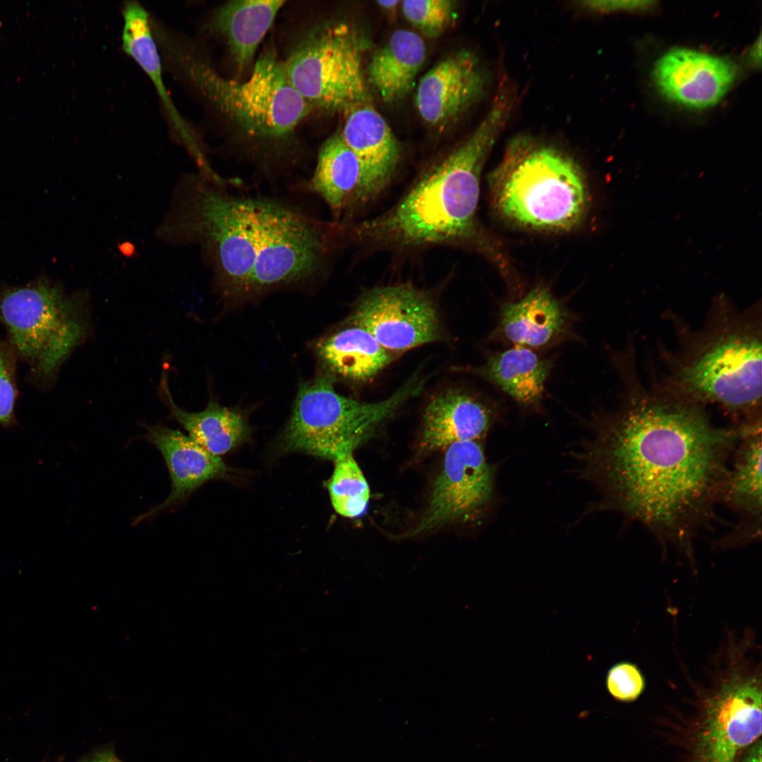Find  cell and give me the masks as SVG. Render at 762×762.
Listing matches in <instances>:
<instances>
[{"mask_svg":"<svg viewBox=\"0 0 762 762\" xmlns=\"http://www.w3.org/2000/svg\"><path fill=\"white\" fill-rule=\"evenodd\" d=\"M186 68L225 121L258 147L286 140L312 110L271 51L258 58L243 81L223 77L200 59L191 58Z\"/></svg>","mask_w":762,"mask_h":762,"instance_id":"obj_5","label":"cell"},{"mask_svg":"<svg viewBox=\"0 0 762 762\" xmlns=\"http://www.w3.org/2000/svg\"><path fill=\"white\" fill-rule=\"evenodd\" d=\"M620 407L603 418L586 455L606 508L693 560L720 502L740 427L713 423L703 406L631 370Z\"/></svg>","mask_w":762,"mask_h":762,"instance_id":"obj_1","label":"cell"},{"mask_svg":"<svg viewBox=\"0 0 762 762\" xmlns=\"http://www.w3.org/2000/svg\"><path fill=\"white\" fill-rule=\"evenodd\" d=\"M327 488L334 509L346 518H355L365 511L370 492L368 483L353 453L334 460V468Z\"/></svg>","mask_w":762,"mask_h":762,"instance_id":"obj_28","label":"cell"},{"mask_svg":"<svg viewBox=\"0 0 762 762\" xmlns=\"http://www.w3.org/2000/svg\"><path fill=\"white\" fill-rule=\"evenodd\" d=\"M512 88L497 87L475 130L418 176L384 213L349 225V241L388 248L478 243L476 210L480 174L517 102Z\"/></svg>","mask_w":762,"mask_h":762,"instance_id":"obj_2","label":"cell"},{"mask_svg":"<svg viewBox=\"0 0 762 762\" xmlns=\"http://www.w3.org/2000/svg\"><path fill=\"white\" fill-rule=\"evenodd\" d=\"M350 323L366 329L392 353L435 342L441 337L433 298L409 284L367 290L357 300Z\"/></svg>","mask_w":762,"mask_h":762,"instance_id":"obj_13","label":"cell"},{"mask_svg":"<svg viewBox=\"0 0 762 762\" xmlns=\"http://www.w3.org/2000/svg\"><path fill=\"white\" fill-rule=\"evenodd\" d=\"M314 350L329 376L353 382L373 377L393 358L369 332L351 323L319 339Z\"/></svg>","mask_w":762,"mask_h":762,"instance_id":"obj_21","label":"cell"},{"mask_svg":"<svg viewBox=\"0 0 762 762\" xmlns=\"http://www.w3.org/2000/svg\"><path fill=\"white\" fill-rule=\"evenodd\" d=\"M16 358L8 342L0 339V425L4 427L16 423Z\"/></svg>","mask_w":762,"mask_h":762,"instance_id":"obj_30","label":"cell"},{"mask_svg":"<svg viewBox=\"0 0 762 762\" xmlns=\"http://www.w3.org/2000/svg\"><path fill=\"white\" fill-rule=\"evenodd\" d=\"M346 241L345 223L318 219L269 198L265 236L247 295L319 276Z\"/></svg>","mask_w":762,"mask_h":762,"instance_id":"obj_11","label":"cell"},{"mask_svg":"<svg viewBox=\"0 0 762 762\" xmlns=\"http://www.w3.org/2000/svg\"><path fill=\"white\" fill-rule=\"evenodd\" d=\"M80 762H95V754L83 758Z\"/></svg>","mask_w":762,"mask_h":762,"instance_id":"obj_37","label":"cell"},{"mask_svg":"<svg viewBox=\"0 0 762 762\" xmlns=\"http://www.w3.org/2000/svg\"><path fill=\"white\" fill-rule=\"evenodd\" d=\"M302 187L327 203L337 222L349 217L380 193L340 131L322 144L314 172Z\"/></svg>","mask_w":762,"mask_h":762,"instance_id":"obj_17","label":"cell"},{"mask_svg":"<svg viewBox=\"0 0 762 762\" xmlns=\"http://www.w3.org/2000/svg\"><path fill=\"white\" fill-rule=\"evenodd\" d=\"M0 322L16 356L29 367L30 378L42 388L55 379L86 331L78 298L45 276L0 289Z\"/></svg>","mask_w":762,"mask_h":762,"instance_id":"obj_6","label":"cell"},{"mask_svg":"<svg viewBox=\"0 0 762 762\" xmlns=\"http://www.w3.org/2000/svg\"><path fill=\"white\" fill-rule=\"evenodd\" d=\"M606 686L615 699L632 701L643 692L645 682L643 675L636 665L629 663H619L609 670Z\"/></svg>","mask_w":762,"mask_h":762,"instance_id":"obj_31","label":"cell"},{"mask_svg":"<svg viewBox=\"0 0 762 762\" xmlns=\"http://www.w3.org/2000/svg\"><path fill=\"white\" fill-rule=\"evenodd\" d=\"M192 147H193V150H194V152H195V154L197 155V152H196V151H195V148H194V147H193V145H192ZM197 156H198V155H197ZM198 162H199V159H198ZM209 181H210V180H209ZM224 181H224V182H223V183H221L222 184H220V183H215V182H213V181H212V182H213V183H217V184H219V185H227V184H229V183H231V181H226V180H224Z\"/></svg>","mask_w":762,"mask_h":762,"instance_id":"obj_38","label":"cell"},{"mask_svg":"<svg viewBox=\"0 0 762 762\" xmlns=\"http://www.w3.org/2000/svg\"><path fill=\"white\" fill-rule=\"evenodd\" d=\"M282 0H235L219 7L212 28L226 41L236 68L252 64L258 48L284 6Z\"/></svg>","mask_w":762,"mask_h":762,"instance_id":"obj_22","label":"cell"},{"mask_svg":"<svg viewBox=\"0 0 762 762\" xmlns=\"http://www.w3.org/2000/svg\"><path fill=\"white\" fill-rule=\"evenodd\" d=\"M341 135L381 193L394 176L399 144L385 119L367 103L348 109Z\"/></svg>","mask_w":762,"mask_h":762,"instance_id":"obj_20","label":"cell"},{"mask_svg":"<svg viewBox=\"0 0 762 762\" xmlns=\"http://www.w3.org/2000/svg\"><path fill=\"white\" fill-rule=\"evenodd\" d=\"M742 762H761V743L760 739L749 747Z\"/></svg>","mask_w":762,"mask_h":762,"instance_id":"obj_33","label":"cell"},{"mask_svg":"<svg viewBox=\"0 0 762 762\" xmlns=\"http://www.w3.org/2000/svg\"><path fill=\"white\" fill-rule=\"evenodd\" d=\"M425 378L412 377L387 398L359 401L337 393L329 377L303 384L284 435L285 447L334 461L368 440L397 410L418 395Z\"/></svg>","mask_w":762,"mask_h":762,"instance_id":"obj_7","label":"cell"},{"mask_svg":"<svg viewBox=\"0 0 762 762\" xmlns=\"http://www.w3.org/2000/svg\"><path fill=\"white\" fill-rule=\"evenodd\" d=\"M425 53L421 36L405 30L394 32L372 56L368 68V82L383 101L401 99L413 87Z\"/></svg>","mask_w":762,"mask_h":762,"instance_id":"obj_24","label":"cell"},{"mask_svg":"<svg viewBox=\"0 0 762 762\" xmlns=\"http://www.w3.org/2000/svg\"><path fill=\"white\" fill-rule=\"evenodd\" d=\"M761 351L760 314L715 304L703 327L670 356L661 386L703 406L717 404L735 426L761 420Z\"/></svg>","mask_w":762,"mask_h":762,"instance_id":"obj_3","label":"cell"},{"mask_svg":"<svg viewBox=\"0 0 762 762\" xmlns=\"http://www.w3.org/2000/svg\"><path fill=\"white\" fill-rule=\"evenodd\" d=\"M649 4L650 1H585L580 2V6L590 11L606 13L641 8Z\"/></svg>","mask_w":762,"mask_h":762,"instance_id":"obj_32","label":"cell"},{"mask_svg":"<svg viewBox=\"0 0 762 762\" xmlns=\"http://www.w3.org/2000/svg\"><path fill=\"white\" fill-rule=\"evenodd\" d=\"M226 186L208 180L196 186L189 228L223 291L246 296L262 244V221L254 196L231 194Z\"/></svg>","mask_w":762,"mask_h":762,"instance_id":"obj_9","label":"cell"},{"mask_svg":"<svg viewBox=\"0 0 762 762\" xmlns=\"http://www.w3.org/2000/svg\"><path fill=\"white\" fill-rule=\"evenodd\" d=\"M749 56L750 58L751 62L754 65H755V66H757L758 64L760 65V64H761V39H760V37L756 42V43L753 45V47L751 48Z\"/></svg>","mask_w":762,"mask_h":762,"instance_id":"obj_35","label":"cell"},{"mask_svg":"<svg viewBox=\"0 0 762 762\" xmlns=\"http://www.w3.org/2000/svg\"><path fill=\"white\" fill-rule=\"evenodd\" d=\"M737 516V523L718 544L744 545L761 535V421L742 427L722 487L720 502Z\"/></svg>","mask_w":762,"mask_h":762,"instance_id":"obj_16","label":"cell"},{"mask_svg":"<svg viewBox=\"0 0 762 762\" xmlns=\"http://www.w3.org/2000/svg\"><path fill=\"white\" fill-rule=\"evenodd\" d=\"M490 198L507 219L524 227L567 231L586 214L589 193L567 154L526 136L514 138L489 174Z\"/></svg>","mask_w":762,"mask_h":762,"instance_id":"obj_4","label":"cell"},{"mask_svg":"<svg viewBox=\"0 0 762 762\" xmlns=\"http://www.w3.org/2000/svg\"><path fill=\"white\" fill-rule=\"evenodd\" d=\"M365 45L349 24L326 23L308 30L283 64L290 83L312 109L346 111L369 98Z\"/></svg>","mask_w":762,"mask_h":762,"instance_id":"obj_10","label":"cell"},{"mask_svg":"<svg viewBox=\"0 0 762 762\" xmlns=\"http://www.w3.org/2000/svg\"><path fill=\"white\" fill-rule=\"evenodd\" d=\"M95 762H123L112 750H106L95 754Z\"/></svg>","mask_w":762,"mask_h":762,"instance_id":"obj_34","label":"cell"},{"mask_svg":"<svg viewBox=\"0 0 762 762\" xmlns=\"http://www.w3.org/2000/svg\"><path fill=\"white\" fill-rule=\"evenodd\" d=\"M146 439L161 452L171 480V490L158 506L138 516L135 524L180 505L198 488L226 473V466L183 433L163 425L146 426Z\"/></svg>","mask_w":762,"mask_h":762,"instance_id":"obj_18","label":"cell"},{"mask_svg":"<svg viewBox=\"0 0 762 762\" xmlns=\"http://www.w3.org/2000/svg\"><path fill=\"white\" fill-rule=\"evenodd\" d=\"M122 46L146 73L164 102L177 130L190 143H193L168 95L162 81L160 57L151 32L149 15L145 8L135 1H126L123 9Z\"/></svg>","mask_w":762,"mask_h":762,"instance_id":"obj_27","label":"cell"},{"mask_svg":"<svg viewBox=\"0 0 762 762\" xmlns=\"http://www.w3.org/2000/svg\"><path fill=\"white\" fill-rule=\"evenodd\" d=\"M751 636L730 639L715 659L691 762H737L761 734V670Z\"/></svg>","mask_w":762,"mask_h":762,"instance_id":"obj_8","label":"cell"},{"mask_svg":"<svg viewBox=\"0 0 762 762\" xmlns=\"http://www.w3.org/2000/svg\"><path fill=\"white\" fill-rule=\"evenodd\" d=\"M485 85V73L474 53L456 51L420 79L416 106L426 123L440 129L478 101Z\"/></svg>","mask_w":762,"mask_h":762,"instance_id":"obj_14","label":"cell"},{"mask_svg":"<svg viewBox=\"0 0 762 762\" xmlns=\"http://www.w3.org/2000/svg\"><path fill=\"white\" fill-rule=\"evenodd\" d=\"M159 393L169 409L171 418L178 422L188 436L208 452L219 456L246 439L248 426L238 411L211 401L199 412H189L177 406L171 397L167 376L164 371L159 382Z\"/></svg>","mask_w":762,"mask_h":762,"instance_id":"obj_25","label":"cell"},{"mask_svg":"<svg viewBox=\"0 0 762 762\" xmlns=\"http://www.w3.org/2000/svg\"><path fill=\"white\" fill-rule=\"evenodd\" d=\"M377 3L379 4L380 6L384 8L393 9L395 8V7H397L399 4H401V1L399 0L379 1Z\"/></svg>","mask_w":762,"mask_h":762,"instance_id":"obj_36","label":"cell"},{"mask_svg":"<svg viewBox=\"0 0 762 762\" xmlns=\"http://www.w3.org/2000/svg\"><path fill=\"white\" fill-rule=\"evenodd\" d=\"M736 77L727 59L688 49L666 52L656 62L653 79L660 93L684 107L704 109L725 95Z\"/></svg>","mask_w":762,"mask_h":762,"instance_id":"obj_15","label":"cell"},{"mask_svg":"<svg viewBox=\"0 0 762 762\" xmlns=\"http://www.w3.org/2000/svg\"><path fill=\"white\" fill-rule=\"evenodd\" d=\"M494 476V469L478 441L451 445L445 449L442 468L433 481L424 512L404 536L474 520L492 498Z\"/></svg>","mask_w":762,"mask_h":762,"instance_id":"obj_12","label":"cell"},{"mask_svg":"<svg viewBox=\"0 0 762 762\" xmlns=\"http://www.w3.org/2000/svg\"><path fill=\"white\" fill-rule=\"evenodd\" d=\"M401 8L406 18L428 37L442 34L455 17L454 2L450 0H406Z\"/></svg>","mask_w":762,"mask_h":762,"instance_id":"obj_29","label":"cell"},{"mask_svg":"<svg viewBox=\"0 0 762 762\" xmlns=\"http://www.w3.org/2000/svg\"><path fill=\"white\" fill-rule=\"evenodd\" d=\"M491 423L490 409L475 397L459 390L442 392L424 410L420 447L434 452L459 442L478 441Z\"/></svg>","mask_w":762,"mask_h":762,"instance_id":"obj_19","label":"cell"},{"mask_svg":"<svg viewBox=\"0 0 762 762\" xmlns=\"http://www.w3.org/2000/svg\"><path fill=\"white\" fill-rule=\"evenodd\" d=\"M501 329L516 346L540 347L563 334L567 316L560 302L546 289L536 288L523 298L503 305Z\"/></svg>","mask_w":762,"mask_h":762,"instance_id":"obj_23","label":"cell"},{"mask_svg":"<svg viewBox=\"0 0 762 762\" xmlns=\"http://www.w3.org/2000/svg\"><path fill=\"white\" fill-rule=\"evenodd\" d=\"M552 362L516 346L491 355L475 373L495 384L521 404L536 406L543 397Z\"/></svg>","mask_w":762,"mask_h":762,"instance_id":"obj_26","label":"cell"}]
</instances>
